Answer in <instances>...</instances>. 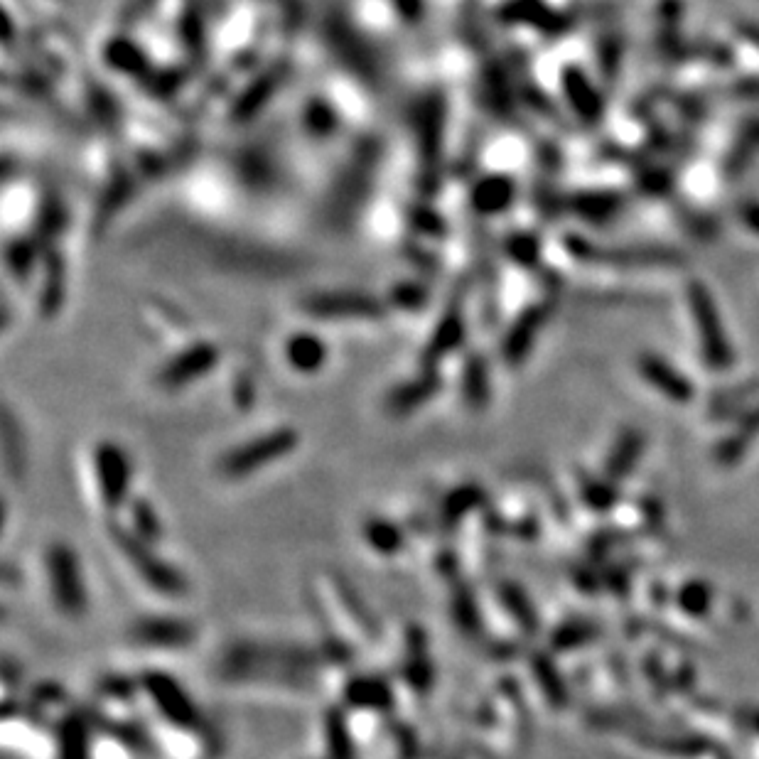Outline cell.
Here are the masks:
<instances>
[{"mask_svg":"<svg viewBox=\"0 0 759 759\" xmlns=\"http://www.w3.org/2000/svg\"><path fill=\"white\" fill-rule=\"evenodd\" d=\"M143 688L150 696V701L155 703V708H158L160 713H163V718L170 720L175 728H202V718H199L195 703L190 701V696L182 691V686L175 678L168 674H160V671H153V674L143 676Z\"/></svg>","mask_w":759,"mask_h":759,"instance_id":"cell-5","label":"cell"},{"mask_svg":"<svg viewBox=\"0 0 759 759\" xmlns=\"http://www.w3.org/2000/svg\"><path fill=\"white\" fill-rule=\"evenodd\" d=\"M688 303L693 310V322L698 330V342H701L705 364L713 366L715 371L728 369L732 364V347L730 339L725 337L720 312L715 308L713 295L701 283H693L688 288Z\"/></svg>","mask_w":759,"mask_h":759,"instance_id":"cell-4","label":"cell"},{"mask_svg":"<svg viewBox=\"0 0 759 759\" xmlns=\"http://www.w3.org/2000/svg\"><path fill=\"white\" fill-rule=\"evenodd\" d=\"M737 723H740L745 730L757 732L759 735V708L740 710V713H737Z\"/></svg>","mask_w":759,"mask_h":759,"instance_id":"cell-28","label":"cell"},{"mask_svg":"<svg viewBox=\"0 0 759 759\" xmlns=\"http://www.w3.org/2000/svg\"><path fill=\"white\" fill-rule=\"evenodd\" d=\"M344 696L352 705L366 710H389L394 705V691L389 688V683L371 676L352 678L344 688Z\"/></svg>","mask_w":759,"mask_h":759,"instance_id":"cell-12","label":"cell"},{"mask_svg":"<svg viewBox=\"0 0 759 759\" xmlns=\"http://www.w3.org/2000/svg\"><path fill=\"white\" fill-rule=\"evenodd\" d=\"M364 538L371 546V551L384 553V556H396V553L403 548V541H406L401 526L389 519H381V516H371V519H366Z\"/></svg>","mask_w":759,"mask_h":759,"instance_id":"cell-15","label":"cell"},{"mask_svg":"<svg viewBox=\"0 0 759 759\" xmlns=\"http://www.w3.org/2000/svg\"><path fill=\"white\" fill-rule=\"evenodd\" d=\"M295 445H298V433H293L290 428L273 430V433L249 440L241 448L226 452L219 460V475H224L226 479H244L261 470V467L281 460Z\"/></svg>","mask_w":759,"mask_h":759,"instance_id":"cell-3","label":"cell"},{"mask_svg":"<svg viewBox=\"0 0 759 759\" xmlns=\"http://www.w3.org/2000/svg\"><path fill=\"white\" fill-rule=\"evenodd\" d=\"M403 676H406L408 686L413 691L425 693L433 683V664L428 656V639L421 629H411L408 632V656L403 664Z\"/></svg>","mask_w":759,"mask_h":759,"instance_id":"cell-11","label":"cell"},{"mask_svg":"<svg viewBox=\"0 0 759 759\" xmlns=\"http://www.w3.org/2000/svg\"><path fill=\"white\" fill-rule=\"evenodd\" d=\"M131 531L145 543H158L163 538V521H160L158 511L153 509L145 499H136L131 506Z\"/></svg>","mask_w":759,"mask_h":759,"instance_id":"cell-20","label":"cell"},{"mask_svg":"<svg viewBox=\"0 0 759 759\" xmlns=\"http://www.w3.org/2000/svg\"><path fill=\"white\" fill-rule=\"evenodd\" d=\"M94 472L101 502L111 511L121 509L128 499V489H131V462L123 455V450L111 443L99 445L94 452Z\"/></svg>","mask_w":759,"mask_h":759,"instance_id":"cell-6","label":"cell"},{"mask_svg":"<svg viewBox=\"0 0 759 759\" xmlns=\"http://www.w3.org/2000/svg\"><path fill=\"white\" fill-rule=\"evenodd\" d=\"M538 322H541V315H538V310H531L529 315L524 317V320H519V325H516V332L509 337V344H506V357L511 359V362H519L521 357H524V349L529 347V342L534 339L536 330H538Z\"/></svg>","mask_w":759,"mask_h":759,"instance_id":"cell-26","label":"cell"},{"mask_svg":"<svg viewBox=\"0 0 759 759\" xmlns=\"http://www.w3.org/2000/svg\"><path fill=\"white\" fill-rule=\"evenodd\" d=\"M740 219L747 226H750L752 231H757V234H759V204L757 202L745 204V207L740 209Z\"/></svg>","mask_w":759,"mask_h":759,"instance_id":"cell-29","label":"cell"},{"mask_svg":"<svg viewBox=\"0 0 759 759\" xmlns=\"http://www.w3.org/2000/svg\"><path fill=\"white\" fill-rule=\"evenodd\" d=\"M644 452V435L637 428H627L617 438V443L612 445L610 455L605 462V477H610L612 482L629 477L637 467V462L642 460Z\"/></svg>","mask_w":759,"mask_h":759,"instance_id":"cell-10","label":"cell"},{"mask_svg":"<svg viewBox=\"0 0 759 759\" xmlns=\"http://www.w3.org/2000/svg\"><path fill=\"white\" fill-rule=\"evenodd\" d=\"M580 497H583V502L588 504L592 511L605 514V511L615 509L619 502L617 482H612L610 477L580 475Z\"/></svg>","mask_w":759,"mask_h":759,"instance_id":"cell-17","label":"cell"},{"mask_svg":"<svg viewBox=\"0 0 759 759\" xmlns=\"http://www.w3.org/2000/svg\"><path fill=\"white\" fill-rule=\"evenodd\" d=\"M644 742H647V747H654V750L666 752V755H676V757H698L710 750L708 742L701 740V737L647 735L644 737Z\"/></svg>","mask_w":759,"mask_h":759,"instance_id":"cell-22","label":"cell"},{"mask_svg":"<svg viewBox=\"0 0 759 759\" xmlns=\"http://www.w3.org/2000/svg\"><path fill=\"white\" fill-rule=\"evenodd\" d=\"M325 742H327V755H330V759H357L347 718H344V713H339V710H330V713H327Z\"/></svg>","mask_w":759,"mask_h":759,"instance_id":"cell-18","label":"cell"},{"mask_svg":"<svg viewBox=\"0 0 759 759\" xmlns=\"http://www.w3.org/2000/svg\"><path fill=\"white\" fill-rule=\"evenodd\" d=\"M290 359H293V364L300 366V369H312V366L320 364L322 347L315 339H295V342L290 344Z\"/></svg>","mask_w":759,"mask_h":759,"instance_id":"cell-27","label":"cell"},{"mask_svg":"<svg viewBox=\"0 0 759 759\" xmlns=\"http://www.w3.org/2000/svg\"><path fill=\"white\" fill-rule=\"evenodd\" d=\"M565 84H568V94L573 96L575 109L583 113L585 118H592L600 113V99H597L595 89H592V84L583 77V74L570 72L568 79H565Z\"/></svg>","mask_w":759,"mask_h":759,"instance_id":"cell-24","label":"cell"},{"mask_svg":"<svg viewBox=\"0 0 759 759\" xmlns=\"http://www.w3.org/2000/svg\"><path fill=\"white\" fill-rule=\"evenodd\" d=\"M111 538L118 546V551L123 553V558L133 565V570L141 575L143 583L148 585L150 590L160 592V595L165 597L187 595L185 575H182L175 565L163 561V558L153 551L150 543H145L143 538H138L131 529L118 524H111Z\"/></svg>","mask_w":759,"mask_h":759,"instance_id":"cell-1","label":"cell"},{"mask_svg":"<svg viewBox=\"0 0 759 759\" xmlns=\"http://www.w3.org/2000/svg\"><path fill=\"white\" fill-rule=\"evenodd\" d=\"M600 637V627L590 619H568L561 627H556L551 637L553 651H575L580 647H588Z\"/></svg>","mask_w":759,"mask_h":759,"instance_id":"cell-16","label":"cell"},{"mask_svg":"<svg viewBox=\"0 0 759 759\" xmlns=\"http://www.w3.org/2000/svg\"><path fill=\"white\" fill-rule=\"evenodd\" d=\"M133 637L155 649H182L195 639V627L185 619L148 617L133 624Z\"/></svg>","mask_w":759,"mask_h":759,"instance_id":"cell-8","label":"cell"},{"mask_svg":"<svg viewBox=\"0 0 759 759\" xmlns=\"http://www.w3.org/2000/svg\"><path fill=\"white\" fill-rule=\"evenodd\" d=\"M676 602L688 617L701 619L708 615L710 607H713V590H710V585L703 583V580H691V583L681 585Z\"/></svg>","mask_w":759,"mask_h":759,"instance_id":"cell-21","label":"cell"},{"mask_svg":"<svg viewBox=\"0 0 759 759\" xmlns=\"http://www.w3.org/2000/svg\"><path fill=\"white\" fill-rule=\"evenodd\" d=\"M759 438V406L747 411L742 416V421L737 423L735 433H730L728 438H723L715 448V460L723 467H732L747 455L750 445Z\"/></svg>","mask_w":759,"mask_h":759,"instance_id":"cell-9","label":"cell"},{"mask_svg":"<svg viewBox=\"0 0 759 759\" xmlns=\"http://www.w3.org/2000/svg\"><path fill=\"white\" fill-rule=\"evenodd\" d=\"M86 725L79 718H69L62 725V759H89Z\"/></svg>","mask_w":759,"mask_h":759,"instance_id":"cell-25","label":"cell"},{"mask_svg":"<svg viewBox=\"0 0 759 759\" xmlns=\"http://www.w3.org/2000/svg\"><path fill=\"white\" fill-rule=\"evenodd\" d=\"M499 600H502L506 612L516 619V624H519L526 634L538 632V624H541L538 622V612L534 602H531L529 592L521 588V585L511 583V580L499 583Z\"/></svg>","mask_w":759,"mask_h":759,"instance_id":"cell-14","label":"cell"},{"mask_svg":"<svg viewBox=\"0 0 759 759\" xmlns=\"http://www.w3.org/2000/svg\"><path fill=\"white\" fill-rule=\"evenodd\" d=\"M639 374H642V379L654 386L661 396L669 398V401L688 403L696 396L691 379H686L676 366L664 362V359L656 357V354H644V357H639Z\"/></svg>","mask_w":759,"mask_h":759,"instance_id":"cell-7","label":"cell"},{"mask_svg":"<svg viewBox=\"0 0 759 759\" xmlns=\"http://www.w3.org/2000/svg\"><path fill=\"white\" fill-rule=\"evenodd\" d=\"M531 671H534V678H536L538 688H541L543 698H546V701L551 703L556 710H563L570 701V693H568V686H565L561 671L556 669L551 656L543 654V651H538V654L531 656Z\"/></svg>","mask_w":759,"mask_h":759,"instance_id":"cell-13","label":"cell"},{"mask_svg":"<svg viewBox=\"0 0 759 759\" xmlns=\"http://www.w3.org/2000/svg\"><path fill=\"white\" fill-rule=\"evenodd\" d=\"M47 583L57 610L67 617H82L86 612V585L77 553L67 543H52L45 556Z\"/></svg>","mask_w":759,"mask_h":759,"instance_id":"cell-2","label":"cell"},{"mask_svg":"<svg viewBox=\"0 0 759 759\" xmlns=\"http://www.w3.org/2000/svg\"><path fill=\"white\" fill-rule=\"evenodd\" d=\"M452 617L460 624V629L465 634H479L482 629V615H479V605L467 588H460L452 597Z\"/></svg>","mask_w":759,"mask_h":759,"instance_id":"cell-23","label":"cell"},{"mask_svg":"<svg viewBox=\"0 0 759 759\" xmlns=\"http://www.w3.org/2000/svg\"><path fill=\"white\" fill-rule=\"evenodd\" d=\"M484 502V494L477 484H465V487L455 489L448 499H445L443 509H440V519L443 526H455L465 519L470 511H475Z\"/></svg>","mask_w":759,"mask_h":759,"instance_id":"cell-19","label":"cell"}]
</instances>
